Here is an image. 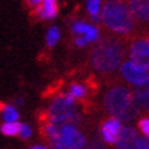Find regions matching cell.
I'll list each match as a JSON object with an SVG mask.
<instances>
[{
    "label": "cell",
    "mask_w": 149,
    "mask_h": 149,
    "mask_svg": "<svg viewBox=\"0 0 149 149\" xmlns=\"http://www.w3.org/2000/svg\"><path fill=\"white\" fill-rule=\"evenodd\" d=\"M19 127H21L19 122H3L0 125V131L6 137H15L18 136Z\"/></svg>",
    "instance_id": "obj_15"
},
{
    "label": "cell",
    "mask_w": 149,
    "mask_h": 149,
    "mask_svg": "<svg viewBox=\"0 0 149 149\" xmlns=\"http://www.w3.org/2000/svg\"><path fill=\"white\" fill-rule=\"evenodd\" d=\"M67 96H70L72 100H81V99H85L86 96V86L82 85V84H77V82H74V84H71L70 85V88H68L67 93H66Z\"/></svg>",
    "instance_id": "obj_14"
},
{
    "label": "cell",
    "mask_w": 149,
    "mask_h": 149,
    "mask_svg": "<svg viewBox=\"0 0 149 149\" xmlns=\"http://www.w3.org/2000/svg\"><path fill=\"white\" fill-rule=\"evenodd\" d=\"M137 138L138 133L133 127H122V131L115 142L116 149H134Z\"/></svg>",
    "instance_id": "obj_10"
},
{
    "label": "cell",
    "mask_w": 149,
    "mask_h": 149,
    "mask_svg": "<svg viewBox=\"0 0 149 149\" xmlns=\"http://www.w3.org/2000/svg\"><path fill=\"white\" fill-rule=\"evenodd\" d=\"M134 19L149 23V0H127Z\"/></svg>",
    "instance_id": "obj_9"
},
{
    "label": "cell",
    "mask_w": 149,
    "mask_h": 149,
    "mask_svg": "<svg viewBox=\"0 0 149 149\" xmlns=\"http://www.w3.org/2000/svg\"><path fill=\"white\" fill-rule=\"evenodd\" d=\"M0 119L3 122H18L19 112L17 107L8 103H1L0 101Z\"/></svg>",
    "instance_id": "obj_12"
},
{
    "label": "cell",
    "mask_w": 149,
    "mask_h": 149,
    "mask_svg": "<svg viewBox=\"0 0 149 149\" xmlns=\"http://www.w3.org/2000/svg\"><path fill=\"white\" fill-rule=\"evenodd\" d=\"M45 116L48 118V120L58 126H62L64 123L75 125L79 122V112H78L75 100H72L67 95L55 97L51 101V105L45 112Z\"/></svg>",
    "instance_id": "obj_4"
},
{
    "label": "cell",
    "mask_w": 149,
    "mask_h": 149,
    "mask_svg": "<svg viewBox=\"0 0 149 149\" xmlns=\"http://www.w3.org/2000/svg\"><path fill=\"white\" fill-rule=\"evenodd\" d=\"M82 37L86 40L88 44H89V42H96V41H99V38H100L99 27L95 26V25L88 23V26H86V29H85V32H84V34H82Z\"/></svg>",
    "instance_id": "obj_17"
},
{
    "label": "cell",
    "mask_w": 149,
    "mask_h": 149,
    "mask_svg": "<svg viewBox=\"0 0 149 149\" xmlns=\"http://www.w3.org/2000/svg\"><path fill=\"white\" fill-rule=\"evenodd\" d=\"M138 130L144 134V137L149 138V116H144L138 120Z\"/></svg>",
    "instance_id": "obj_20"
},
{
    "label": "cell",
    "mask_w": 149,
    "mask_h": 149,
    "mask_svg": "<svg viewBox=\"0 0 149 149\" xmlns=\"http://www.w3.org/2000/svg\"><path fill=\"white\" fill-rule=\"evenodd\" d=\"M134 103H136L138 111H149V81L144 85L138 86L136 91L133 92Z\"/></svg>",
    "instance_id": "obj_11"
},
{
    "label": "cell",
    "mask_w": 149,
    "mask_h": 149,
    "mask_svg": "<svg viewBox=\"0 0 149 149\" xmlns=\"http://www.w3.org/2000/svg\"><path fill=\"white\" fill-rule=\"evenodd\" d=\"M41 1H42V0H25L26 6H27V7H29L30 10L36 8L37 6H40V4H41Z\"/></svg>",
    "instance_id": "obj_24"
},
{
    "label": "cell",
    "mask_w": 149,
    "mask_h": 149,
    "mask_svg": "<svg viewBox=\"0 0 149 149\" xmlns=\"http://www.w3.org/2000/svg\"><path fill=\"white\" fill-rule=\"evenodd\" d=\"M88 11L91 14L92 21L95 23L100 22V10H101V0H88L86 3Z\"/></svg>",
    "instance_id": "obj_16"
},
{
    "label": "cell",
    "mask_w": 149,
    "mask_h": 149,
    "mask_svg": "<svg viewBox=\"0 0 149 149\" xmlns=\"http://www.w3.org/2000/svg\"><path fill=\"white\" fill-rule=\"evenodd\" d=\"M22 104H23V99H22V97H17V99L14 100L13 105H22Z\"/></svg>",
    "instance_id": "obj_27"
},
{
    "label": "cell",
    "mask_w": 149,
    "mask_h": 149,
    "mask_svg": "<svg viewBox=\"0 0 149 149\" xmlns=\"http://www.w3.org/2000/svg\"><path fill=\"white\" fill-rule=\"evenodd\" d=\"M85 149H105V146L99 138H93L89 144H86Z\"/></svg>",
    "instance_id": "obj_23"
},
{
    "label": "cell",
    "mask_w": 149,
    "mask_h": 149,
    "mask_svg": "<svg viewBox=\"0 0 149 149\" xmlns=\"http://www.w3.org/2000/svg\"><path fill=\"white\" fill-rule=\"evenodd\" d=\"M29 149H49L47 145H41V144H38V145H33V146H30Z\"/></svg>",
    "instance_id": "obj_26"
},
{
    "label": "cell",
    "mask_w": 149,
    "mask_h": 149,
    "mask_svg": "<svg viewBox=\"0 0 149 149\" xmlns=\"http://www.w3.org/2000/svg\"><path fill=\"white\" fill-rule=\"evenodd\" d=\"M33 134V129L30 125L27 123H21V127H19V133H18V137L21 140H29Z\"/></svg>",
    "instance_id": "obj_19"
},
{
    "label": "cell",
    "mask_w": 149,
    "mask_h": 149,
    "mask_svg": "<svg viewBox=\"0 0 149 149\" xmlns=\"http://www.w3.org/2000/svg\"><path fill=\"white\" fill-rule=\"evenodd\" d=\"M100 21L108 30L116 34H129L136 25L126 0H105L100 10Z\"/></svg>",
    "instance_id": "obj_1"
},
{
    "label": "cell",
    "mask_w": 149,
    "mask_h": 149,
    "mask_svg": "<svg viewBox=\"0 0 149 149\" xmlns=\"http://www.w3.org/2000/svg\"><path fill=\"white\" fill-rule=\"evenodd\" d=\"M129 56L131 62L149 70V37H140L133 41L130 44Z\"/></svg>",
    "instance_id": "obj_7"
},
{
    "label": "cell",
    "mask_w": 149,
    "mask_h": 149,
    "mask_svg": "<svg viewBox=\"0 0 149 149\" xmlns=\"http://www.w3.org/2000/svg\"><path fill=\"white\" fill-rule=\"evenodd\" d=\"M74 42H75V45H77V47H85L86 44H88V42H86V40L82 36H77V37H75Z\"/></svg>",
    "instance_id": "obj_25"
},
{
    "label": "cell",
    "mask_w": 149,
    "mask_h": 149,
    "mask_svg": "<svg viewBox=\"0 0 149 149\" xmlns=\"http://www.w3.org/2000/svg\"><path fill=\"white\" fill-rule=\"evenodd\" d=\"M41 8L44 11V18L54 19L58 15V1L56 0H42Z\"/></svg>",
    "instance_id": "obj_13"
},
{
    "label": "cell",
    "mask_w": 149,
    "mask_h": 149,
    "mask_svg": "<svg viewBox=\"0 0 149 149\" xmlns=\"http://www.w3.org/2000/svg\"><path fill=\"white\" fill-rule=\"evenodd\" d=\"M58 137L70 149H85L88 144L85 136L72 123H64L62 126H59Z\"/></svg>",
    "instance_id": "obj_5"
},
{
    "label": "cell",
    "mask_w": 149,
    "mask_h": 149,
    "mask_svg": "<svg viewBox=\"0 0 149 149\" xmlns=\"http://www.w3.org/2000/svg\"><path fill=\"white\" fill-rule=\"evenodd\" d=\"M120 75L123 79L134 86H141L149 81V70L141 67L131 60L122 62L120 64Z\"/></svg>",
    "instance_id": "obj_6"
},
{
    "label": "cell",
    "mask_w": 149,
    "mask_h": 149,
    "mask_svg": "<svg viewBox=\"0 0 149 149\" xmlns=\"http://www.w3.org/2000/svg\"><path fill=\"white\" fill-rule=\"evenodd\" d=\"M104 108L111 116L119 119L120 122H130L138 113L133 92L123 85L109 88L104 97Z\"/></svg>",
    "instance_id": "obj_3"
},
{
    "label": "cell",
    "mask_w": 149,
    "mask_h": 149,
    "mask_svg": "<svg viewBox=\"0 0 149 149\" xmlns=\"http://www.w3.org/2000/svg\"><path fill=\"white\" fill-rule=\"evenodd\" d=\"M134 149H149V138L148 137H140L137 138Z\"/></svg>",
    "instance_id": "obj_22"
},
{
    "label": "cell",
    "mask_w": 149,
    "mask_h": 149,
    "mask_svg": "<svg viewBox=\"0 0 149 149\" xmlns=\"http://www.w3.org/2000/svg\"><path fill=\"white\" fill-rule=\"evenodd\" d=\"M59 38H60V30H59L58 26H51L49 30H48V33H47V45L49 47V48H52V47L56 45V42L59 41Z\"/></svg>",
    "instance_id": "obj_18"
},
{
    "label": "cell",
    "mask_w": 149,
    "mask_h": 149,
    "mask_svg": "<svg viewBox=\"0 0 149 149\" xmlns=\"http://www.w3.org/2000/svg\"><path fill=\"white\" fill-rule=\"evenodd\" d=\"M86 26H88V23L82 22V21H77V22L72 23V26H71L72 33H74V34H77V36H82L84 32H85Z\"/></svg>",
    "instance_id": "obj_21"
},
{
    "label": "cell",
    "mask_w": 149,
    "mask_h": 149,
    "mask_svg": "<svg viewBox=\"0 0 149 149\" xmlns=\"http://www.w3.org/2000/svg\"><path fill=\"white\" fill-rule=\"evenodd\" d=\"M125 45L115 37L104 38L93 48L91 54V63L95 70L101 74H111L123 62Z\"/></svg>",
    "instance_id": "obj_2"
},
{
    "label": "cell",
    "mask_w": 149,
    "mask_h": 149,
    "mask_svg": "<svg viewBox=\"0 0 149 149\" xmlns=\"http://www.w3.org/2000/svg\"><path fill=\"white\" fill-rule=\"evenodd\" d=\"M122 122L113 116L104 120L103 125H101V137H103L104 142L109 145L115 144L120 131H122Z\"/></svg>",
    "instance_id": "obj_8"
}]
</instances>
